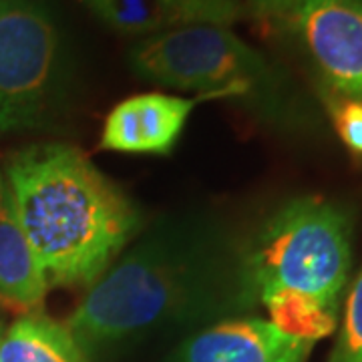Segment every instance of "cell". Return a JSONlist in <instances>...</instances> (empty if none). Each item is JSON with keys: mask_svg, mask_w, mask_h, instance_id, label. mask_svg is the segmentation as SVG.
Wrapping results in <instances>:
<instances>
[{"mask_svg": "<svg viewBox=\"0 0 362 362\" xmlns=\"http://www.w3.org/2000/svg\"><path fill=\"white\" fill-rule=\"evenodd\" d=\"M254 306L242 276V247L214 223L163 220L87 288L66 328L87 356L159 328Z\"/></svg>", "mask_w": 362, "mask_h": 362, "instance_id": "1", "label": "cell"}, {"mask_svg": "<svg viewBox=\"0 0 362 362\" xmlns=\"http://www.w3.org/2000/svg\"><path fill=\"white\" fill-rule=\"evenodd\" d=\"M16 220L47 288L93 286L141 230V211L66 143H39L6 165Z\"/></svg>", "mask_w": 362, "mask_h": 362, "instance_id": "2", "label": "cell"}, {"mask_svg": "<svg viewBox=\"0 0 362 362\" xmlns=\"http://www.w3.org/2000/svg\"><path fill=\"white\" fill-rule=\"evenodd\" d=\"M350 268L349 214L322 197L284 204L242 247V276L252 304L276 290H294L340 308Z\"/></svg>", "mask_w": 362, "mask_h": 362, "instance_id": "3", "label": "cell"}, {"mask_svg": "<svg viewBox=\"0 0 362 362\" xmlns=\"http://www.w3.org/2000/svg\"><path fill=\"white\" fill-rule=\"evenodd\" d=\"M135 75L207 99H244L262 107L274 101L276 78L268 61L228 26H187L131 47Z\"/></svg>", "mask_w": 362, "mask_h": 362, "instance_id": "4", "label": "cell"}, {"mask_svg": "<svg viewBox=\"0 0 362 362\" xmlns=\"http://www.w3.org/2000/svg\"><path fill=\"white\" fill-rule=\"evenodd\" d=\"M69 83L66 51L39 0H0V133L49 123Z\"/></svg>", "mask_w": 362, "mask_h": 362, "instance_id": "5", "label": "cell"}, {"mask_svg": "<svg viewBox=\"0 0 362 362\" xmlns=\"http://www.w3.org/2000/svg\"><path fill=\"white\" fill-rule=\"evenodd\" d=\"M288 21L324 83L362 99V0H298Z\"/></svg>", "mask_w": 362, "mask_h": 362, "instance_id": "6", "label": "cell"}, {"mask_svg": "<svg viewBox=\"0 0 362 362\" xmlns=\"http://www.w3.org/2000/svg\"><path fill=\"white\" fill-rule=\"evenodd\" d=\"M207 97L141 93L117 103L103 123L101 149L127 156H168L197 105Z\"/></svg>", "mask_w": 362, "mask_h": 362, "instance_id": "7", "label": "cell"}, {"mask_svg": "<svg viewBox=\"0 0 362 362\" xmlns=\"http://www.w3.org/2000/svg\"><path fill=\"white\" fill-rule=\"evenodd\" d=\"M312 342L282 334L270 320L230 318L187 338L173 362H306Z\"/></svg>", "mask_w": 362, "mask_h": 362, "instance_id": "8", "label": "cell"}, {"mask_svg": "<svg viewBox=\"0 0 362 362\" xmlns=\"http://www.w3.org/2000/svg\"><path fill=\"white\" fill-rule=\"evenodd\" d=\"M121 35L156 37L187 26H230L244 16L240 0H83Z\"/></svg>", "mask_w": 362, "mask_h": 362, "instance_id": "9", "label": "cell"}, {"mask_svg": "<svg viewBox=\"0 0 362 362\" xmlns=\"http://www.w3.org/2000/svg\"><path fill=\"white\" fill-rule=\"evenodd\" d=\"M47 290L16 220L6 175L0 169V304L35 310L42 304Z\"/></svg>", "mask_w": 362, "mask_h": 362, "instance_id": "10", "label": "cell"}, {"mask_svg": "<svg viewBox=\"0 0 362 362\" xmlns=\"http://www.w3.org/2000/svg\"><path fill=\"white\" fill-rule=\"evenodd\" d=\"M0 362H89L65 324L28 312L0 337Z\"/></svg>", "mask_w": 362, "mask_h": 362, "instance_id": "11", "label": "cell"}, {"mask_svg": "<svg viewBox=\"0 0 362 362\" xmlns=\"http://www.w3.org/2000/svg\"><path fill=\"white\" fill-rule=\"evenodd\" d=\"M270 314V322L286 337L316 342L338 328V306L294 290H276L259 300Z\"/></svg>", "mask_w": 362, "mask_h": 362, "instance_id": "12", "label": "cell"}, {"mask_svg": "<svg viewBox=\"0 0 362 362\" xmlns=\"http://www.w3.org/2000/svg\"><path fill=\"white\" fill-rule=\"evenodd\" d=\"M328 362H362V268L349 288L337 344Z\"/></svg>", "mask_w": 362, "mask_h": 362, "instance_id": "13", "label": "cell"}, {"mask_svg": "<svg viewBox=\"0 0 362 362\" xmlns=\"http://www.w3.org/2000/svg\"><path fill=\"white\" fill-rule=\"evenodd\" d=\"M332 121L344 147L362 157V99L338 97L332 101Z\"/></svg>", "mask_w": 362, "mask_h": 362, "instance_id": "14", "label": "cell"}, {"mask_svg": "<svg viewBox=\"0 0 362 362\" xmlns=\"http://www.w3.org/2000/svg\"><path fill=\"white\" fill-rule=\"evenodd\" d=\"M247 8L259 18H272V21H282L290 18L294 13L298 0H246Z\"/></svg>", "mask_w": 362, "mask_h": 362, "instance_id": "15", "label": "cell"}, {"mask_svg": "<svg viewBox=\"0 0 362 362\" xmlns=\"http://www.w3.org/2000/svg\"><path fill=\"white\" fill-rule=\"evenodd\" d=\"M2 332H4V328H2V322H0V337H2Z\"/></svg>", "mask_w": 362, "mask_h": 362, "instance_id": "16", "label": "cell"}]
</instances>
